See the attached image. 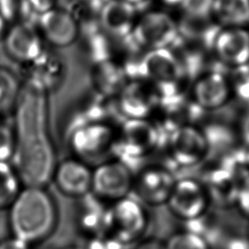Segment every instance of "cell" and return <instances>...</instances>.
I'll return each instance as SVG.
<instances>
[{
    "label": "cell",
    "mask_w": 249,
    "mask_h": 249,
    "mask_svg": "<svg viewBox=\"0 0 249 249\" xmlns=\"http://www.w3.org/2000/svg\"><path fill=\"white\" fill-rule=\"evenodd\" d=\"M16 102L14 168L23 187L45 188L56 166L45 86L38 79L28 80L19 88Z\"/></svg>",
    "instance_id": "6da1fadb"
},
{
    "label": "cell",
    "mask_w": 249,
    "mask_h": 249,
    "mask_svg": "<svg viewBox=\"0 0 249 249\" xmlns=\"http://www.w3.org/2000/svg\"><path fill=\"white\" fill-rule=\"evenodd\" d=\"M9 209L13 236L29 244L48 236L56 223L55 204L45 188L23 187Z\"/></svg>",
    "instance_id": "7a4b0ae2"
},
{
    "label": "cell",
    "mask_w": 249,
    "mask_h": 249,
    "mask_svg": "<svg viewBox=\"0 0 249 249\" xmlns=\"http://www.w3.org/2000/svg\"><path fill=\"white\" fill-rule=\"evenodd\" d=\"M147 223L148 217L144 205L130 196L109 205L108 231L126 246L140 240Z\"/></svg>",
    "instance_id": "3957f363"
},
{
    "label": "cell",
    "mask_w": 249,
    "mask_h": 249,
    "mask_svg": "<svg viewBox=\"0 0 249 249\" xmlns=\"http://www.w3.org/2000/svg\"><path fill=\"white\" fill-rule=\"evenodd\" d=\"M171 213L188 223L204 216L210 207V199L203 184L196 178L177 179L166 202Z\"/></svg>",
    "instance_id": "277c9868"
},
{
    "label": "cell",
    "mask_w": 249,
    "mask_h": 249,
    "mask_svg": "<svg viewBox=\"0 0 249 249\" xmlns=\"http://www.w3.org/2000/svg\"><path fill=\"white\" fill-rule=\"evenodd\" d=\"M134 175L124 161H106L92 170L91 193L103 201L114 202L129 196Z\"/></svg>",
    "instance_id": "5b68a950"
},
{
    "label": "cell",
    "mask_w": 249,
    "mask_h": 249,
    "mask_svg": "<svg viewBox=\"0 0 249 249\" xmlns=\"http://www.w3.org/2000/svg\"><path fill=\"white\" fill-rule=\"evenodd\" d=\"M143 72L165 96L175 94L183 78L182 66L167 48L150 50L143 59Z\"/></svg>",
    "instance_id": "8992f818"
},
{
    "label": "cell",
    "mask_w": 249,
    "mask_h": 249,
    "mask_svg": "<svg viewBox=\"0 0 249 249\" xmlns=\"http://www.w3.org/2000/svg\"><path fill=\"white\" fill-rule=\"evenodd\" d=\"M176 181L177 178L166 167L148 166L134 176L131 193L142 204H166Z\"/></svg>",
    "instance_id": "52a82bcc"
},
{
    "label": "cell",
    "mask_w": 249,
    "mask_h": 249,
    "mask_svg": "<svg viewBox=\"0 0 249 249\" xmlns=\"http://www.w3.org/2000/svg\"><path fill=\"white\" fill-rule=\"evenodd\" d=\"M209 150L206 134L189 124L176 128L169 140L171 160L182 167H191L201 163L208 156Z\"/></svg>",
    "instance_id": "ba28073f"
},
{
    "label": "cell",
    "mask_w": 249,
    "mask_h": 249,
    "mask_svg": "<svg viewBox=\"0 0 249 249\" xmlns=\"http://www.w3.org/2000/svg\"><path fill=\"white\" fill-rule=\"evenodd\" d=\"M178 25L166 13L152 11L137 19L133 33L139 43L151 50L167 48L178 35Z\"/></svg>",
    "instance_id": "9c48e42d"
},
{
    "label": "cell",
    "mask_w": 249,
    "mask_h": 249,
    "mask_svg": "<svg viewBox=\"0 0 249 249\" xmlns=\"http://www.w3.org/2000/svg\"><path fill=\"white\" fill-rule=\"evenodd\" d=\"M212 47L224 65L231 69L249 65V29L246 27L219 28Z\"/></svg>",
    "instance_id": "30bf717a"
},
{
    "label": "cell",
    "mask_w": 249,
    "mask_h": 249,
    "mask_svg": "<svg viewBox=\"0 0 249 249\" xmlns=\"http://www.w3.org/2000/svg\"><path fill=\"white\" fill-rule=\"evenodd\" d=\"M159 134L155 125L146 119H128L121 131V148L128 159H141L157 146Z\"/></svg>",
    "instance_id": "8fae6325"
},
{
    "label": "cell",
    "mask_w": 249,
    "mask_h": 249,
    "mask_svg": "<svg viewBox=\"0 0 249 249\" xmlns=\"http://www.w3.org/2000/svg\"><path fill=\"white\" fill-rule=\"evenodd\" d=\"M92 170L81 160H65L55 166L53 179L63 195L82 198L91 193Z\"/></svg>",
    "instance_id": "7c38bea8"
},
{
    "label": "cell",
    "mask_w": 249,
    "mask_h": 249,
    "mask_svg": "<svg viewBox=\"0 0 249 249\" xmlns=\"http://www.w3.org/2000/svg\"><path fill=\"white\" fill-rule=\"evenodd\" d=\"M232 95L230 79L219 71H208L196 81L193 96L204 110H216L225 106Z\"/></svg>",
    "instance_id": "4fadbf2b"
},
{
    "label": "cell",
    "mask_w": 249,
    "mask_h": 249,
    "mask_svg": "<svg viewBox=\"0 0 249 249\" xmlns=\"http://www.w3.org/2000/svg\"><path fill=\"white\" fill-rule=\"evenodd\" d=\"M114 132L105 124H89L79 127L72 135L71 145L76 155L83 159H97L113 144Z\"/></svg>",
    "instance_id": "5bb4252c"
},
{
    "label": "cell",
    "mask_w": 249,
    "mask_h": 249,
    "mask_svg": "<svg viewBox=\"0 0 249 249\" xmlns=\"http://www.w3.org/2000/svg\"><path fill=\"white\" fill-rule=\"evenodd\" d=\"M39 25L45 38L57 47L71 45L78 35V25L74 17L60 9L51 8L42 13Z\"/></svg>",
    "instance_id": "9a60e30c"
},
{
    "label": "cell",
    "mask_w": 249,
    "mask_h": 249,
    "mask_svg": "<svg viewBox=\"0 0 249 249\" xmlns=\"http://www.w3.org/2000/svg\"><path fill=\"white\" fill-rule=\"evenodd\" d=\"M5 44L14 58L24 62L37 59L43 51L38 32L28 23L14 25L7 33Z\"/></svg>",
    "instance_id": "2e32d148"
},
{
    "label": "cell",
    "mask_w": 249,
    "mask_h": 249,
    "mask_svg": "<svg viewBox=\"0 0 249 249\" xmlns=\"http://www.w3.org/2000/svg\"><path fill=\"white\" fill-rule=\"evenodd\" d=\"M137 18L133 4L124 0H110L100 12V22L111 35L124 37L133 32Z\"/></svg>",
    "instance_id": "e0dca14e"
},
{
    "label": "cell",
    "mask_w": 249,
    "mask_h": 249,
    "mask_svg": "<svg viewBox=\"0 0 249 249\" xmlns=\"http://www.w3.org/2000/svg\"><path fill=\"white\" fill-rule=\"evenodd\" d=\"M153 106V94L148 87L134 82L125 86L120 95V107L128 119H145Z\"/></svg>",
    "instance_id": "ac0fdd59"
},
{
    "label": "cell",
    "mask_w": 249,
    "mask_h": 249,
    "mask_svg": "<svg viewBox=\"0 0 249 249\" xmlns=\"http://www.w3.org/2000/svg\"><path fill=\"white\" fill-rule=\"evenodd\" d=\"M211 18L220 28L246 27L249 24V0H213Z\"/></svg>",
    "instance_id": "d6986e66"
},
{
    "label": "cell",
    "mask_w": 249,
    "mask_h": 249,
    "mask_svg": "<svg viewBox=\"0 0 249 249\" xmlns=\"http://www.w3.org/2000/svg\"><path fill=\"white\" fill-rule=\"evenodd\" d=\"M22 188L14 166L9 161H0V209L9 208Z\"/></svg>",
    "instance_id": "ffe728a7"
},
{
    "label": "cell",
    "mask_w": 249,
    "mask_h": 249,
    "mask_svg": "<svg viewBox=\"0 0 249 249\" xmlns=\"http://www.w3.org/2000/svg\"><path fill=\"white\" fill-rule=\"evenodd\" d=\"M166 249H212L211 244L201 235L185 230L173 233L165 241Z\"/></svg>",
    "instance_id": "44dd1931"
},
{
    "label": "cell",
    "mask_w": 249,
    "mask_h": 249,
    "mask_svg": "<svg viewBox=\"0 0 249 249\" xmlns=\"http://www.w3.org/2000/svg\"><path fill=\"white\" fill-rule=\"evenodd\" d=\"M18 91L15 77L9 71L0 68V112L6 110L17 100Z\"/></svg>",
    "instance_id": "7402d4cb"
},
{
    "label": "cell",
    "mask_w": 249,
    "mask_h": 249,
    "mask_svg": "<svg viewBox=\"0 0 249 249\" xmlns=\"http://www.w3.org/2000/svg\"><path fill=\"white\" fill-rule=\"evenodd\" d=\"M233 74L230 79L231 92L241 101L249 103V65L232 69Z\"/></svg>",
    "instance_id": "603a6c76"
},
{
    "label": "cell",
    "mask_w": 249,
    "mask_h": 249,
    "mask_svg": "<svg viewBox=\"0 0 249 249\" xmlns=\"http://www.w3.org/2000/svg\"><path fill=\"white\" fill-rule=\"evenodd\" d=\"M212 4L213 0H183L181 6L190 19L203 20L211 18Z\"/></svg>",
    "instance_id": "cb8c5ba5"
},
{
    "label": "cell",
    "mask_w": 249,
    "mask_h": 249,
    "mask_svg": "<svg viewBox=\"0 0 249 249\" xmlns=\"http://www.w3.org/2000/svg\"><path fill=\"white\" fill-rule=\"evenodd\" d=\"M234 207L242 216L249 220V171H246L241 179Z\"/></svg>",
    "instance_id": "d4e9b609"
},
{
    "label": "cell",
    "mask_w": 249,
    "mask_h": 249,
    "mask_svg": "<svg viewBox=\"0 0 249 249\" xmlns=\"http://www.w3.org/2000/svg\"><path fill=\"white\" fill-rule=\"evenodd\" d=\"M15 152V135L3 124H0V161H9Z\"/></svg>",
    "instance_id": "484cf974"
},
{
    "label": "cell",
    "mask_w": 249,
    "mask_h": 249,
    "mask_svg": "<svg viewBox=\"0 0 249 249\" xmlns=\"http://www.w3.org/2000/svg\"><path fill=\"white\" fill-rule=\"evenodd\" d=\"M132 249H166V247L163 241L156 238H148L137 241Z\"/></svg>",
    "instance_id": "4316f807"
},
{
    "label": "cell",
    "mask_w": 249,
    "mask_h": 249,
    "mask_svg": "<svg viewBox=\"0 0 249 249\" xmlns=\"http://www.w3.org/2000/svg\"><path fill=\"white\" fill-rule=\"evenodd\" d=\"M31 244L15 236L0 242V249H31Z\"/></svg>",
    "instance_id": "83f0119b"
},
{
    "label": "cell",
    "mask_w": 249,
    "mask_h": 249,
    "mask_svg": "<svg viewBox=\"0 0 249 249\" xmlns=\"http://www.w3.org/2000/svg\"><path fill=\"white\" fill-rule=\"evenodd\" d=\"M241 134L246 145H249V113L245 116L243 120L242 125H241Z\"/></svg>",
    "instance_id": "f1b7e54d"
},
{
    "label": "cell",
    "mask_w": 249,
    "mask_h": 249,
    "mask_svg": "<svg viewBox=\"0 0 249 249\" xmlns=\"http://www.w3.org/2000/svg\"><path fill=\"white\" fill-rule=\"evenodd\" d=\"M161 1H163L164 3L169 4V5H175V4H180L181 5L183 0H161Z\"/></svg>",
    "instance_id": "f546056e"
},
{
    "label": "cell",
    "mask_w": 249,
    "mask_h": 249,
    "mask_svg": "<svg viewBox=\"0 0 249 249\" xmlns=\"http://www.w3.org/2000/svg\"><path fill=\"white\" fill-rule=\"evenodd\" d=\"M4 30V18L0 16V36L2 35Z\"/></svg>",
    "instance_id": "4dcf8cb0"
},
{
    "label": "cell",
    "mask_w": 249,
    "mask_h": 249,
    "mask_svg": "<svg viewBox=\"0 0 249 249\" xmlns=\"http://www.w3.org/2000/svg\"><path fill=\"white\" fill-rule=\"evenodd\" d=\"M245 238H246V240L249 242V220H248L247 226H246V228H245Z\"/></svg>",
    "instance_id": "1f68e13d"
},
{
    "label": "cell",
    "mask_w": 249,
    "mask_h": 249,
    "mask_svg": "<svg viewBox=\"0 0 249 249\" xmlns=\"http://www.w3.org/2000/svg\"><path fill=\"white\" fill-rule=\"evenodd\" d=\"M63 249H87V248H82V247H79V246H68V247H65Z\"/></svg>",
    "instance_id": "d6a6232c"
},
{
    "label": "cell",
    "mask_w": 249,
    "mask_h": 249,
    "mask_svg": "<svg viewBox=\"0 0 249 249\" xmlns=\"http://www.w3.org/2000/svg\"><path fill=\"white\" fill-rule=\"evenodd\" d=\"M124 1H126V2H128V3H130V4H135V3H137V2H140V1H142V0H124Z\"/></svg>",
    "instance_id": "836d02e7"
}]
</instances>
